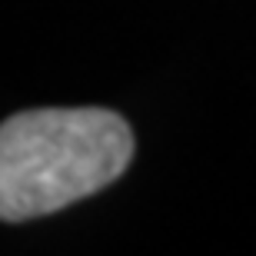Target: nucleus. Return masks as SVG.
<instances>
[{
  "mask_svg": "<svg viewBox=\"0 0 256 256\" xmlns=\"http://www.w3.org/2000/svg\"><path fill=\"white\" fill-rule=\"evenodd\" d=\"M133 133L110 110H27L0 124V220L47 216L130 166Z\"/></svg>",
  "mask_w": 256,
  "mask_h": 256,
  "instance_id": "nucleus-1",
  "label": "nucleus"
}]
</instances>
